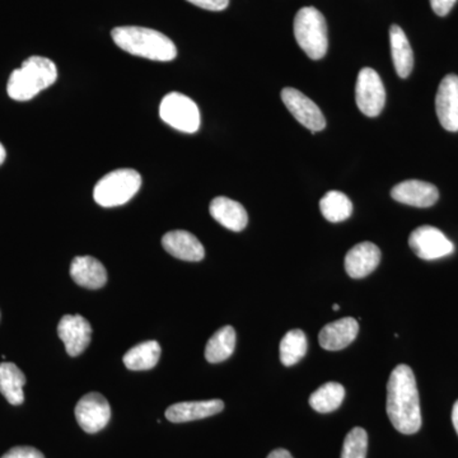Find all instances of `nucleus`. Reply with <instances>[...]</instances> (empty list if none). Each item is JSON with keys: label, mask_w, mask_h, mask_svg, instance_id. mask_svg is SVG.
<instances>
[{"label": "nucleus", "mask_w": 458, "mask_h": 458, "mask_svg": "<svg viewBox=\"0 0 458 458\" xmlns=\"http://www.w3.org/2000/svg\"><path fill=\"white\" fill-rule=\"evenodd\" d=\"M210 216L229 231L241 232L247 227L249 216L238 201L225 197L214 199L210 203Z\"/></svg>", "instance_id": "nucleus-19"}, {"label": "nucleus", "mask_w": 458, "mask_h": 458, "mask_svg": "<svg viewBox=\"0 0 458 458\" xmlns=\"http://www.w3.org/2000/svg\"><path fill=\"white\" fill-rule=\"evenodd\" d=\"M159 117L171 128L186 134H194L200 128L201 117L198 105L182 93H168L162 99Z\"/></svg>", "instance_id": "nucleus-6"}, {"label": "nucleus", "mask_w": 458, "mask_h": 458, "mask_svg": "<svg viewBox=\"0 0 458 458\" xmlns=\"http://www.w3.org/2000/svg\"><path fill=\"white\" fill-rule=\"evenodd\" d=\"M165 251L183 261L198 262L205 258L203 243L186 231H172L162 238Z\"/></svg>", "instance_id": "nucleus-15"}, {"label": "nucleus", "mask_w": 458, "mask_h": 458, "mask_svg": "<svg viewBox=\"0 0 458 458\" xmlns=\"http://www.w3.org/2000/svg\"><path fill=\"white\" fill-rule=\"evenodd\" d=\"M225 409L222 400L190 401L171 405L165 410V418L172 423H188L200 419L213 417Z\"/></svg>", "instance_id": "nucleus-17"}, {"label": "nucleus", "mask_w": 458, "mask_h": 458, "mask_svg": "<svg viewBox=\"0 0 458 458\" xmlns=\"http://www.w3.org/2000/svg\"><path fill=\"white\" fill-rule=\"evenodd\" d=\"M56 80L57 68L53 60L42 56L29 57L9 77V98L14 101H30L41 90L53 86Z\"/></svg>", "instance_id": "nucleus-3"}, {"label": "nucleus", "mask_w": 458, "mask_h": 458, "mask_svg": "<svg viewBox=\"0 0 458 458\" xmlns=\"http://www.w3.org/2000/svg\"><path fill=\"white\" fill-rule=\"evenodd\" d=\"M161 357V346L155 340L141 343L123 355V364L131 370H148L155 369Z\"/></svg>", "instance_id": "nucleus-23"}, {"label": "nucleus", "mask_w": 458, "mask_h": 458, "mask_svg": "<svg viewBox=\"0 0 458 458\" xmlns=\"http://www.w3.org/2000/svg\"><path fill=\"white\" fill-rule=\"evenodd\" d=\"M345 388L337 382H328L316 390L310 397V405L321 414L335 411L342 406Z\"/></svg>", "instance_id": "nucleus-24"}, {"label": "nucleus", "mask_w": 458, "mask_h": 458, "mask_svg": "<svg viewBox=\"0 0 458 458\" xmlns=\"http://www.w3.org/2000/svg\"><path fill=\"white\" fill-rule=\"evenodd\" d=\"M319 209L327 221L340 223L351 218L352 203L351 199L340 191H328L319 201Z\"/></svg>", "instance_id": "nucleus-25"}, {"label": "nucleus", "mask_w": 458, "mask_h": 458, "mask_svg": "<svg viewBox=\"0 0 458 458\" xmlns=\"http://www.w3.org/2000/svg\"><path fill=\"white\" fill-rule=\"evenodd\" d=\"M307 352V336L302 330H291L280 343V360L285 367H292L302 360Z\"/></svg>", "instance_id": "nucleus-26"}, {"label": "nucleus", "mask_w": 458, "mask_h": 458, "mask_svg": "<svg viewBox=\"0 0 458 458\" xmlns=\"http://www.w3.org/2000/svg\"><path fill=\"white\" fill-rule=\"evenodd\" d=\"M140 188V172L131 168H122V170L110 172L98 181L93 190V198L101 207H120L131 200Z\"/></svg>", "instance_id": "nucleus-5"}, {"label": "nucleus", "mask_w": 458, "mask_h": 458, "mask_svg": "<svg viewBox=\"0 0 458 458\" xmlns=\"http://www.w3.org/2000/svg\"><path fill=\"white\" fill-rule=\"evenodd\" d=\"M26 376L14 363L0 364V393L11 405H22L25 401L23 386Z\"/></svg>", "instance_id": "nucleus-21"}, {"label": "nucleus", "mask_w": 458, "mask_h": 458, "mask_svg": "<svg viewBox=\"0 0 458 458\" xmlns=\"http://www.w3.org/2000/svg\"><path fill=\"white\" fill-rule=\"evenodd\" d=\"M191 4L207 11L221 12L228 7L229 0H188Z\"/></svg>", "instance_id": "nucleus-29"}, {"label": "nucleus", "mask_w": 458, "mask_h": 458, "mask_svg": "<svg viewBox=\"0 0 458 458\" xmlns=\"http://www.w3.org/2000/svg\"><path fill=\"white\" fill-rule=\"evenodd\" d=\"M57 334L65 344V351L71 357H77L86 351L92 339V327L83 316L65 315L60 319Z\"/></svg>", "instance_id": "nucleus-12"}, {"label": "nucleus", "mask_w": 458, "mask_h": 458, "mask_svg": "<svg viewBox=\"0 0 458 458\" xmlns=\"http://www.w3.org/2000/svg\"><path fill=\"white\" fill-rule=\"evenodd\" d=\"M360 333L357 319L345 318L327 325L319 331L318 343L327 351H342L354 342Z\"/></svg>", "instance_id": "nucleus-16"}, {"label": "nucleus", "mask_w": 458, "mask_h": 458, "mask_svg": "<svg viewBox=\"0 0 458 458\" xmlns=\"http://www.w3.org/2000/svg\"><path fill=\"white\" fill-rule=\"evenodd\" d=\"M436 111L439 123L447 131H458V77L443 78L436 96Z\"/></svg>", "instance_id": "nucleus-11"}, {"label": "nucleus", "mask_w": 458, "mask_h": 458, "mask_svg": "<svg viewBox=\"0 0 458 458\" xmlns=\"http://www.w3.org/2000/svg\"><path fill=\"white\" fill-rule=\"evenodd\" d=\"M355 101L361 113L369 117L378 116L386 104V89L381 77L372 68H363L355 84Z\"/></svg>", "instance_id": "nucleus-7"}, {"label": "nucleus", "mask_w": 458, "mask_h": 458, "mask_svg": "<svg viewBox=\"0 0 458 458\" xmlns=\"http://www.w3.org/2000/svg\"><path fill=\"white\" fill-rule=\"evenodd\" d=\"M456 2L457 0H430V5L437 16L445 17L450 13Z\"/></svg>", "instance_id": "nucleus-30"}, {"label": "nucleus", "mask_w": 458, "mask_h": 458, "mask_svg": "<svg viewBox=\"0 0 458 458\" xmlns=\"http://www.w3.org/2000/svg\"><path fill=\"white\" fill-rule=\"evenodd\" d=\"M410 249L423 260H437L454 251V243L442 231L432 225H421L415 229L409 238Z\"/></svg>", "instance_id": "nucleus-8"}, {"label": "nucleus", "mask_w": 458, "mask_h": 458, "mask_svg": "<svg viewBox=\"0 0 458 458\" xmlns=\"http://www.w3.org/2000/svg\"><path fill=\"white\" fill-rule=\"evenodd\" d=\"M333 310H334V311H339V310H340L339 304H333Z\"/></svg>", "instance_id": "nucleus-34"}, {"label": "nucleus", "mask_w": 458, "mask_h": 458, "mask_svg": "<svg viewBox=\"0 0 458 458\" xmlns=\"http://www.w3.org/2000/svg\"><path fill=\"white\" fill-rule=\"evenodd\" d=\"M267 458H293V456H292L291 452L283 450V448H278V450L270 452Z\"/></svg>", "instance_id": "nucleus-31"}, {"label": "nucleus", "mask_w": 458, "mask_h": 458, "mask_svg": "<svg viewBox=\"0 0 458 458\" xmlns=\"http://www.w3.org/2000/svg\"><path fill=\"white\" fill-rule=\"evenodd\" d=\"M391 55L396 73L405 80L414 68V54L405 32L400 26L393 25L390 29Z\"/></svg>", "instance_id": "nucleus-20"}, {"label": "nucleus", "mask_w": 458, "mask_h": 458, "mask_svg": "<svg viewBox=\"0 0 458 458\" xmlns=\"http://www.w3.org/2000/svg\"><path fill=\"white\" fill-rule=\"evenodd\" d=\"M2 458H45L40 451L33 447H14Z\"/></svg>", "instance_id": "nucleus-28"}, {"label": "nucleus", "mask_w": 458, "mask_h": 458, "mask_svg": "<svg viewBox=\"0 0 458 458\" xmlns=\"http://www.w3.org/2000/svg\"><path fill=\"white\" fill-rule=\"evenodd\" d=\"M369 434L363 428H352L344 441L342 458H366Z\"/></svg>", "instance_id": "nucleus-27"}, {"label": "nucleus", "mask_w": 458, "mask_h": 458, "mask_svg": "<svg viewBox=\"0 0 458 458\" xmlns=\"http://www.w3.org/2000/svg\"><path fill=\"white\" fill-rule=\"evenodd\" d=\"M452 423H454V429L458 434V400L454 405V410H452Z\"/></svg>", "instance_id": "nucleus-32"}, {"label": "nucleus", "mask_w": 458, "mask_h": 458, "mask_svg": "<svg viewBox=\"0 0 458 458\" xmlns=\"http://www.w3.org/2000/svg\"><path fill=\"white\" fill-rule=\"evenodd\" d=\"M386 411L397 432L415 434L421 428L420 401L414 372L400 364L391 373L387 384Z\"/></svg>", "instance_id": "nucleus-1"}, {"label": "nucleus", "mask_w": 458, "mask_h": 458, "mask_svg": "<svg viewBox=\"0 0 458 458\" xmlns=\"http://www.w3.org/2000/svg\"><path fill=\"white\" fill-rule=\"evenodd\" d=\"M391 197L397 203L417 208H429L438 201L439 191L432 183L426 181H403L391 190Z\"/></svg>", "instance_id": "nucleus-13"}, {"label": "nucleus", "mask_w": 458, "mask_h": 458, "mask_svg": "<svg viewBox=\"0 0 458 458\" xmlns=\"http://www.w3.org/2000/svg\"><path fill=\"white\" fill-rule=\"evenodd\" d=\"M294 38L301 49L312 60L322 59L327 53V20L318 9L304 7L295 14Z\"/></svg>", "instance_id": "nucleus-4"}, {"label": "nucleus", "mask_w": 458, "mask_h": 458, "mask_svg": "<svg viewBox=\"0 0 458 458\" xmlns=\"http://www.w3.org/2000/svg\"><path fill=\"white\" fill-rule=\"evenodd\" d=\"M5 157H7V152H5V148L3 147V144L0 143V165L4 164Z\"/></svg>", "instance_id": "nucleus-33"}, {"label": "nucleus", "mask_w": 458, "mask_h": 458, "mask_svg": "<svg viewBox=\"0 0 458 458\" xmlns=\"http://www.w3.org/2000/svg\"><path fill=\"white\" fill-rule=\"evenodd\" d=\"M71 276L78 285L89 289L102 288L107 282L106 269L92 256H77L71 264Z\"/></svg>", "instance_id": "nucleus-18"}, {"label": "nucleus", "mask_w": 458, "mask_h": 458, "mask_svg": "<svg viewBox=\"0 0 458 458\" xmlns=\"http://www.w3.org/2000/svg\"><path fill=\"white\" fill-rule=\"evenodd\" d=\"M120 49L134 56L155 62H172L177 56L176 45L170 38L146 27H116L111 32Z\"/></svg>", "instance_id": "nucleus-2"}, {"label": "nucleus", "mask_w": 458, "mask_h": 458, "mask_svg": "<svg viewBox=\"0 0 458 458\" xmlns=\"http://www.w3.org/2000/svg\"><path fill=\"white\" fill-rule=\"evenodd\" d=\"M381 261V250L372 242L358 243L345 256V270L352 279L366 278Z\"/></svg>", "instance_id": "nucleus-14"}, {"label": "nucleus", "mask_w": 458, "mask_h": 458, "mask_svg": "<svg viewBox=\"0 0 458 458\" xmlns=\"http://www.w3.org/2000/svg\"><path fill=\"white\" fill-rule=\"evenodd\" d=\"M75 418L84 432L98 433L110 421V403L101 394H84L75 406Z\"/></svg>", "instance_id": "nucleus-10"}, {"label": "nucleus", "mask_w": 458, "mask_h": 458, "mask_svg": "<svg viewBox=\"0 0 458 458\" xmlns=\"http://www.w3.org/2000/svg\"><path fill=\"white\" fill-rule=\"evenodd\" d=\"M236 348V331L232 327H223L216 331L205 348V358L216 364L227 360Z\"/></svg>", "instance_id": "nucleus-22"}, {"label": "nucleus", "mask_w": 458, "mask_h": 458, "mask_svg": "<svg viewBox=\"0 0 458 458\" xmlns=\"http://www.w3.org/2000/svg\"><path fill=\"white\" fill-rule=\"evenodd\" d=\"M282 99L289 113L293 114L295 120L302 123L304 128L310 129L312 134L327 128V119L322 111L311 98H307L301 90L288 87L282 90Z\"/></svg>", "instance_id": "nucleus-9"}]
</instances>
